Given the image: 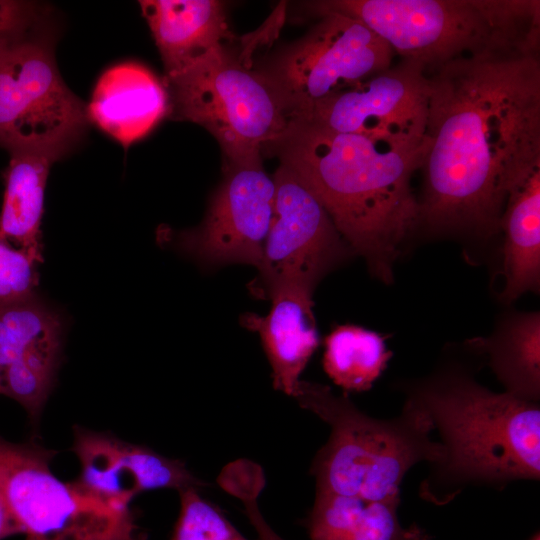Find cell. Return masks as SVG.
<instances>
[{
  "label": "cell",
  "mask_w": 540,
  "mask_h": 540,
  "mask_svg": "<svg viewBox=\"0 0 540 540\" xmlns=\"http://www.w3.org/2000/svg\"><path fill=\"white\" fill-rule=\"evenodd\" d=\"M417 231L486 243L511 189L540 160V49L462 57L427 71Z\"/></svg>",
  "instance_id": "6da1fadb"
},
{
  "label": "cell",
  "mask_w": 540,
  "mask_h": 540,
  "mask_svg": "<svg viewBox=\"0 0 540 540\" xmlns=\"http://www.w3.org/2000/svg\"><path fill=\"white\" fill-rule=\"evenodd\" d=\"M270 151L320 201L371 275L391 284L395 262L417 231L411 179L420 169L426 141L402 144L293 121Z\"/></svg>",
  "instance_id": "7a4b0ae2"
},
{
  "label": "cell",
  "mask_w": 540,
  "mask_h": 540,
  "mask_svg": "<svg viewBox=\"0 0 540 540\" xmlns=\"http://www.w3.org/2000/svg\"><path fill=\"white\" fill-rule=\"evenodd\" d=\"M405 402L439 431L444 457L433 465L421 495L445 504L466 484L504 487L540 476V407L496 393L460 366H444L404 388Z\"/></svg>",
  "instance_id": "3957f363"
},
{
  "label": "cell",
  "mask_w": 540,
  "mask_h": 540,
  "mask_svg": "<svg viewBox=\"0 0 540 540\" xmlns=\"http://www.w3.org/2000/svg\"><path fill=\"white\" fill-rule=\"evenodd\" d=\"M308 6L314 14L360 20L401 59L427 71L489 51L540 49L539 0H325Z\"/></svg>",
  "instance_id": "277c9868"
},
{
  "label": "cell",
  "mask_w": 540,
  "mask_h": 540,
  "mask_svg": "<svg viewBox=\"0 0 540 540\" xmlns=\"http://www.w3.org/2000/svg\"><path fill=\"white\" fill-rule=\"evenodd\" d=\"M294 399L331 428L311 467L316 492L400 499L401 482L412 466L435 465L444 457L442 444L429 436L434 430L429 418L408 402L400 415L381 420L319 383L301 381Z\"/></svg>",
  "instance_id": "5b68a950"
},
{
  "label": "cell",
  "mask_w": 540,
  "mask_h": 540,
  "mask_svg": "<svg viewBox=\"0 0 540 540\" xmlns=\"http://www.w3.org/2000/svg\"><path fill=\"white\" fill-rule=\"evenodd\" d=\"M168 116L208 130L226 162L262 160L293 121L283 97L261 69L223 45L185 72L164 80Z\"/></svg>",
  "instance_id": "8992f818"
},
{
  "label": "cell",
  "mask_w": 540,
  "mask_h": 540,
  "mask_svg": "<svg viewBox=\"0 0 540 540\" xmlns=\"http://www.w3.org/2000/svg\"><path fill=\"white\" fill-rule=\"evenodd\" d=\"M56 453L0 437V489L26 540H143L129 504L56 477Z\"/></svg>",
  "instance_id": "52a82bcc"
},
{
  "label": "cell",
  "mask_w": 540,
  "mask_h": 540,
  "mask_svg": "<svg viewBox=\"0 0 540 540\" xmlns=\"http://www.w3.org/2000/svg\"><path fill=\"white\" fill-rule=\"evenodd\" d=\"M48 27L12 47L0 59V147L58 161L83 139L87 104L63 81Z\"/></svg>",
  "instance_id": "ba28073f"
},
{
  "label": "cell",
  "mask_w": 540,
  "mask_h": 540,
  "mask_svg": "<svg viewBox=\"0 0 540 540\" xmlns=\"http://www.w3.org/2000/svg\"><path fill=\"white\" fill-rule=\"evenodd\" d=\"M319 21L261 69L283 97L293 121L316 105L393 64L390 46L360 20L338 12Z\"/></svg>",
  "instance_id": "9c48e42d"
},
{
  "label": "cell",
  "mask_w": 540,
  "mask_h": 540,
  "mask_svg": "<svg viewBox=\"0 0 540 540\" xmlns=\"http://www.w3.org/2000/svg\"><path fill=\"white\" fill-rule=\"evenodd\" d=\"M275 201L257 276L248 284L257 298L286 286L314 292L330 271L354 253L323 205L286 165L272 176Z\"/></svg>",
  "instance_id": "30bf717a"
},
{
  "label": "cell",
  "mask_w": 540,
  "mask_h": 540,
  "mask_svg": "<svg viewBox=\"0 0 540 540\" xmlns=\"http://www.w3.org/2000/svg\"><path fill=\"white\" fill-rule=\"evenodd\" d=\"M275 183L262 160L226 162L223 179L210 198L202 222L176 236L182 253L207 266L258 267L272 222Z\"/></svg>",
  "instance_id": "8fae6325"
},
{
  "label": "cell",
  "mask_w": 540,
  "mask_h": 540,
  "mask_svg": "<svg viewBox=\"0 0 540 540\" xmlns=\"http://www.w3.org/2000/svg\"><path fill=\"white\" fill-rule=\"evenodd\" d=\"M429 83L425 66L401 59L316 105L303 119L324 129L396 143L426 141Z\"/></svg>",
  "instance_id": "7c38bea8"
},
{
  "label": "cell",
  "mask_w": 540,
  "mask_h": 540,
  "mask_svg": "<svg viewBox=\"0 0 540 540\" xmlns=\"http://www.w3.org/2000/svg\"><path fill=\"white\" fill-rule=\"evenodd\" d=\"M72 450L81 465L75 481L86 491L107 500L130 505L135 496L145 491L179 492L204 485L182 461L108 433L75 426Z\"/></svg>",
  "instance_id": "4fadbf2b"
},
{
  "label": "cell",
  "mask_w": 540,
  "mask_h": 540,
  "mask_svg": "<svg viewBox=\"0 0 540 540\" xmlns=\"http://www.w3.org/2000/svg\"><path fill=\"white\" fill-rule=\"evenodd\" d=\"M168 110L164 82L137 62H123L105 70L87 104L90 123L125 149L145 137Z\"/></svg>",
  "instance_id": "5bb4252c"
},
{
  "label": "cell",
  "mask_w": 540,
  "mask_h": 540,
  "mask_svg": "<svg viewBox=\"0 0 540 540\" xmlns=\"http://www.w3.org/2000/svg\"><path fill=\"white\" fill-rule=\"evenodd\" d=\"M313 293L294 286L273 291L267 315L247 313L242 325L257 332L272 369L273 387L295 397L300 375L319 345Z\"/></svg>",
  "instance_id": "9a60e30c"
},
{
  "label": "cell",
  "mask_w": 540,
  "mask_h": 540,
  "mask_svg": "<svg viewBox=\"0 0 540 540\" xmlns=\"http://www.w3.org/2000/svg\"><path fill=\"white\" fill-rule=\"evenodd\" d=\"M139 4L159 50L165 79L190 69L231 36L221 1L143 0Z\"/></svg>",
  "instance_id": "2e32d148"
},
{
  "label": "cell",
  "mask_w": 540,
  "mask_h": 540,
  "mask_svg": "<svg viewBox=\"0 0 540 540\" xmlns=\"http://www.w3.org/2000/svg\"><path fill=\"white\" fill-rule=\"evenodd\" d=\"M503 289L511 303L540 287V160L511 189L500 224Z\"/></svg>",
  "instance_id": "e0dca14e"
},
{
  "label": "cell",
  "mask_w": 540,
  "mask_h": 540,
  "mask_svg": "<svg viewBox=\"0 0 540 540\" xmlns=\"http://www.w3.org/2000/svg\"><path fill=\"white\" fill-rule=\"evenodd\" d=\"M400 499L367 500L353 496L316 492L307 518L309 540H432L413 523L401 524Z\"/></svg>",
  "instance_id": "ac0fdd59"
},
{
  "label": "cell",
  "mask_w": 540,
  "mask_h": 540,
  "mask_svg": "<svg viewBox=\"0 0 540 540\" xmlns=\"http://www.w3.org/2000/svg\"><path fill=\"white\" fill-rule=\"evenodd\" d=\"M487 357L488 365L506 392L538 402L540 397L539 311L510 312L502 316L488 337L467 343Z\"/></svg>",
  "instance_id": "d6986e66"
},
{
  "label": "cell",
  "mask_w": 540,
  "mask_h": 540,
  "mask_svg": "<svg viewBox=\"0 0 540 540\" xmlns=\"http://www.w3.org/2000/svg\"><path fill=\"white\" fill-rule=\"evenodd\" d=\"M0 211V240L14 244L42 263L41 222L45 187L54 159L30 151L9 152Z\"/></svg>",
  "instance_id": "ffe728a7"
},
{
  "label": "cell",
  "mask_w": 540,
  "mask_h": 540,
  "mask_svg": "<svg viewBox=\"0 0 540 540\" xmlns=\"http://www.w3.org/2000/svg\"><path fill=\"white\" fill-rule=\"evenodd\" d=\"M324 347L323 368L345 392L369 390L393 355L383 335L353 324L333 328Z\"/></svg>",
  "instance_id": "44dd1931"
},
{
  "label": "cell",
  "mask_w": 540,
  "mask_h": 540,
  "mask_svg": "<svg viewBox=\"0 0 540 540\" xmlns=\"http://www.w3.org/2000/svg\"><path fill=\"white\" fill-rule=\"evenodd\" d=\"M62 319L35 293L0 299V365L4 368L30 350L62 344Z\"/></svg>",
  "instance_id": "7402d4cb"
},
{
  "label": "cell",
  "mask_w": 540,
  "mask_h": 540,
  "mask_svg": "<svg viewBox=\"0 0 540 540\" xmlns=\"http://www.w3.org/2000/svg\"><path fill=\"white\" fill-rule=\"evenodd\" d=\"M197 487L179 491L180 510L170 540H250Z\"/></svg>",
  "instance_id": "603a6c76"
},
{
  "label": "cell",
  "mask_w": 540,
  "mask_h": 540,
  "mask_svg": "<svg viewBox=\"0 0 540 540\" xmlns=\"http://www.w3.org/2000/svg\"><path fill=\"white\" fill-rule=\"evenodd\" d=\"M53 26L51 12L30 1L0 0V59L15 45Z\"/></svg>",
  "instance_id": "cb8c5ba5"
},
{
  "label": "cell",
  "mask_w": 540,
  "mask_h": 540,
  "mask_svg": "<svg viewBox=\"0 0 540 540\" xmlns=\"http://www.w3.org/2000/svg\"><path fill=\"white\" fill-rule=\"evenodd\" d=\"M38 264L30 254L0 240V299L35 293L39 283Z\"/></svg>",
  "instance_id": "d4e9b609"
},
{
  "label": "cell",
  "mask_w": 540,
  "mask_h": 540,
  "mask_svg": "<svg viewBox=\"0 0 540 540\" xmlns=\"http://www.w3.org/2000/svg\"><path fill=\"white\" fill-rule=\"evenodd\" d=\"M244 508L251 525L257 533L258 540H285L266 521L256 500H247L244 503Z\"/></svg>",
  "instance_id": "484cf974"
},
{
  "label": "cell",
  "mask_w": 540,
  "mask_h": 540,
  "mask_svg": "<svg viewBox=\"0 0 540 540\" xmlns=\"http://www.w3.org/2000/svg\"><path fill=\"white\" fill-rule=\"evenodd\" d=\"M22 534L0 489V540Z\"/></svg>",
  "instance_id": "4316f807"
},
{
  "label": "cell",
  "mask_w": 540,
  "mask_h": 540,
  "mask_svg": "<svg viewBox=\"0 0 540 540\" xmlns=\"http://www.w3.org/2000/svg\"><path fill=\"white\" fill-rule=\"evenodd\" d=\"M0 394H4V370L0 365Z\"/></svg>",
  "instance_id": "83f0119b"
},
{
  "label": "cell",
  "mask_w": 540,
  "mask_h": 540,
  "mask_svg": "<svg viewBox=\"0 0 540 540\" xmlns=\"http://www.w3.org/2000/svg\"><path fill=\"white\" fill-rule=\"evenodd\" d=\"M531 540H540L539 534L537 533Z\"/></svg>",
  "instance_id": "f1b7e54d"
}]
</instances>
